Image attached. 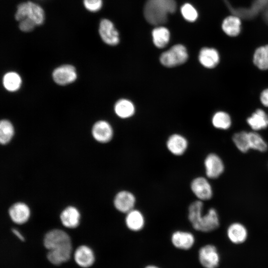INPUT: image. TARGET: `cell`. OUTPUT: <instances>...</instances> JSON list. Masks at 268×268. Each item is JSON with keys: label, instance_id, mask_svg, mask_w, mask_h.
I'll list each match as a JSON object with an SVG mask.
<instances>
[{"label": "cell", "instance_id": "1", "mask_svg": "<svg viewBox=\"0 0 268 268\" xmlns=\"http://www.w3.org/2000/svg\"><path fill=\"white\" fill-rule=\"evenodd\" d=\"M203 203L199 200L192 202L188 207V218L193 227L196 230L209 232L219 226V218L216 210L210 208L203 213Z\"/></svg>", "mask_w": 268, "mask_h": 268}, {"label": "cell", "instance_id": "2", "mask_svg": "<svg viewBox=\"0 0 268 268\" xmlns=\"http://www.w3.org/2000/svg\"><path fill=\"white\" fill-rule=\"evenodd\" d=\"M44 245L57 260L67 262L71 253V243L68 235L62 230L53 229L46 234Z\"/></svg>", "mask_w": 268, "mask_h": 268}, {"label": "cell", "instance_id": "3", "mask_svg": "<svg viewBox=\"0 0 268 268\" xmlns=\"http://www.w3.org/2000/svg\"><path fill=\"white\" fill-rule=\"evenodd\" d=\"M176 9L175 0H147L144 7L146 21L153 25H159L167 21V16Z\"/></svg>", "mask_w": 268, "mask_h": 268}, {"label": "cell", "instance_id": "4", "mask_svg": "<svg viewBox=\"0 0 268 268\" xmlns=\"http://www.w3.org/2000/svg\"><path fill=\"white\" fill-rule=\"evenodd\" d=\"M15 18L19 21L27 18L32 20L36 26H39L44 23L45 12L39 4L28 1L20 3L18 5Z\"/></svg>", "mask_w": 268, "mask_h": 268}, {"label": "cell", "instance_id": "5", "mask_svg": "<svg viewBox=\"0 0 268 268\" xmlns=\"http://www.w3.org/2000/svg\"><path fill=\"white\" fill-rule=\"evenodd\" d=\"M188 58L186 47L183 45L177 44L161 55L160 62L164 66L172 67L184 64Z\"/></svg>", "mask_w": 268, "mask_h": 268}, {"label": "cell", "instance_id": "6", "mask_svg": "<svg viewBox=\"0 0 268 268\" xmlns=\"http://www.w3.org/2000/svg\"><path fill=\"white\" fill-rule=\"evenodd\" d=\"M190 188L197 198L201 201L209 200L213 196L212 186L207 178L200 176L191 182Z\"/></svg>", "mask_w": 268, "mask_h": 268}, {"label": "cell", "instance_id": "7", "mask_svg": "<svg viewBox=\"0 0 268 268\" xmlns=\"http://www.w3.org/2000/svg\"><path fill=\"white\" fill-rule=\"evenodd\" d=\"M205 173L207 178H218L224 171V164L221 158L216 154H208L204 159Z\"/></svg>", "mask_w": 268, "mask_h": 268}, {"label": "cell", "instance_id": "8", "mask_svg": "<svg viewBox=\"0 0 268 268\" xmlns=\"http://www.w3.org/2000/svg\"><path fill=\"white\" fill-rule=\"evenodd\" d=\"M136 198L130 191L122 190L115 195L113 204L115 208L120 212L126 214L134 208Z\"/></svg>", "mask_w": 268, "mask_h": 268}, {"label": "cell", "instance_id": "9", "mask_svg": "<svg viewBox=\"0 0 268 268\" xmlns=\"http://www.w3.org/2000/svg\"><path fill=\"white\" fill-rule=\"evenodd\" d=\"M199 258L200 263L204 268H216L220 262L217 249L210 244L205 245L200 249Z\"/></svg>", "mask_w": 268, "mask_h": 268}, {"label": "cell", "instance_id": "10", "mask_svg": "<svg viewBox=\"0 0 268 268\" xmlns=\"http://www.w3.org/2000/svg\"><path fill=\"white\" fill-rule=\"evenodd\" d=\"M198 60L200 64L204 68L214 69L220 63V54L215 48L205 47L200 50Z\"/></svg>", "mask_w": 268, "mask_h": 268}, {"label": "cell", "instance_id": "11", "mask_svg": "<svg viewBox=\"0 0 268 268\" xmlns=\"http://www.w3.org/2000/svg\"><path fill=\"white\" fill-rule=\"evenodd\" d=\"M52 76L56 83L60 85H65L74 82L77 78V73L73 66L65 65L55 68Z\"/></svg>", "mask_w": 268, "mask_h": 268}, {"label": "cell", "instance_id": "12", "mask_svg": "<svg viewBox=\"0 0 268 268\" xmlns=\"http://www.w3.org/2000/svg\"><path fill=\"white\" fill-rule=\"evenodd\" d=\"M99 33L104 42L109 45L115 46L119 42V33L109 19H103L100 21Z\"/></svg>", "mask_w": 268, "mask_h": 268}, {"label": "cell", "instance_id": "13", "mask_svg": "<svg viewBox=\"0 0 268 268\" xmlns=\"http://www.w3.org/2000/svg\"><path fill=\"white\" fill-rule=\"evenodd\" d=\"M246 122L252 131L258 132L268 128V114L262 108H257L246 118Z\"/></svg>", "mask_w": 268, "mask_h": 268}, {"label": "cell", "instance_id": "14", "mask_svg": "<svg viewBox=\"0 0 268 268\" xmlns=\"http://www.w3.org/2000/svg\"><path fill=\"white\" fill-rule=\"evenodd\" d=\"M92 134L98 142L107 143L112 138L113 131L107 122L101 120L94 124L92 129Z\"/></svg>", "mask_w": 268, "mask_h": 268}, {"label": "cell", "instance_id": "15", "mask_svg": "<svg viewBox=\"0 0 268 268\" xmlns=\"http://www.w3.org/2000/svg\"><path fill=\"white\" fill-rule=\"evenodd\" d=\"M9 216L16 224H22L26 222L30 215L28 206L24 202H18L13 204L8 209Z\"/></svg>", "mask_w": 268, "mask_h": 268}, {"label": "cell", "instance_id": "16", "mask_svg": "<svg viewBox=\"0 0 268 268\" xmlns=\"http://www.w3.org/2000/svg\"><path fill=\"white\" fill-rule=\"evenodd\" d=\"M223 32L228 36H238L242 30V21L237 16L230 15L225 17L221 23Z\"/></svg>", "mask_w": 268, "mask_h": 268}, {"label": "cell", "instance_id": "17", "mask_svg": "<svg viewBox=\"0 0 268 268\" xmlns=\"http://www.w3.org/2000/svg\"><path fill=\"white\" fill-rule=\"evenodd\" d=\"M166 146L168 150L176 156L182 155L186 152L188 142L183 135L179 134H173L168 138Z\"/></svg>", "mask_w": 268, "mask_h": 268}, {"label": "cell", "instance_id": "18", "mask_svg": "<svg viewBox=\"0 0 268 268\" xmlns=\"http://www.w3.org/2000/svg\"><path fill=\"white\" fill-rule=\"evenodd\" d=\"M195 241L193 234L188 231H176L171 236V241L173 245L176 248L188 250L190 249L194 244Z\"/></svg>", "mask_w": 268, "mask_h": 268}, {"label": "cell", "instance_id": "19", "mask_svg": "<svg viewBox=\"0 0 268 268\" xmlns=\"http://www.w3.org/2000/svg\"><path fill=\"white\" fill-rule=\"evenodd\" d=\"M74 259L76 263L81 267L88 268L94 262L95 256L92 249L85 245L78 247L75 251Z\"/></svg>", "mask_w": 268, "mask_h": 268}, {"label": "cell", "instance_id": "20", "mask_svg": "<svg viewBox=\"0 0 268 268\" xmlns=\"http://www.w3.org/2000/svg\"><path fill=\"white\" fill-rule=\"evenodd\" d=\"M227 235L232 243L239 244L246 240L248 237V231L246 227L242 223L234 222L228 226Z\"/></svg>", "mask_w": 268, "mask_h": 268}, {"label": "cell", "instance_id": "21", "mask_svg": "<svg viewBox=\"0 0 268 268\" xmlns=\"http://www.w3.org/2000/svg\"><path fill=\"white\" fill-rule=\"evenodd\" d=\"M125 221L127 228L133 231H138L142 229L145 222L143 213L135 208L126 214Z\"/></svg>", "mask_w": 268, "mask_h": 268}, {"label": "cell", "instance_id": "22", "mask_svg": "<svg viewBox=\"0 0 268 268\" xmlns=\"http://www.w3.org/2000/svg\"><path fill=\"white\" fill-rule=\"evenodd\" d=\"M80 214L75 207L69 206L61 213L60 219L63 225L67 228H75L79 224Z\"/></svg>", "mask_w": 268, "mask_h": 268}, {"label": "cell", "instance_id": "23", "mask_svg": "<svg viewBox=\"0 0 268 268\" xmlns=\"http://www.w3.org/2000/svg\"><path fill=\"white\" fill-rule=\"evenodd\" d=\"M252 63L261 71L268 70V44L260 46L255 50Z\"/></svg>", "mask_w": 268, "mask_h": 268}, {"label": "cell", "instance_id": "24", "mask_svg": "<svg viewBox=\"0 0 268 268\" xmlns=\"http://www.w3.org/2000/svg\"><path fill=\"white\" fill-rule=\"evenodd\" d=\"M212 126L216 129L227 131L232 126V120L230 114L226 111L219 110L215 112L211 119Z\"/></svg>", "mask_w": 268, "mask_h": 268}, {"label": "cell", "instance_id": "25", "mask_svg": "<svg viewBox=\"0 0 268 268\" xmlns=\"http://www.w3.org/2000/svg\"><path fill=\"white\" fill-rule=\"evenodd\" d=\"M114 110L118 116L125 119L131 117L134 114L135 107L130 100L121 99L115 103Z\"/></svg>", "mask_w": 268, "mask_h": 268}, {"label": "cell", "instance_id": "26", "mask_svg": "<svg viewBox=\"0 0 268 268\" xmlns=\"http://www.w3.org/2000/svg\"><path fill=\"white\" fill-rule=\"evenodd\" d=\"M152 36L154 45L158 48H162L168 43L170 34L167 28L158 26L152 30Z\"/></svg>", "mask_w": 268, "mask_h": 268}, {"label": "cell", "instance_id": "27", "mask_svg": "<svg viewBox=\"0 0 268 268\" xmlns=\"http://www.w3.org/2000/svg\"><path fill=\"white\" fill-rule=\"evenodd\" d=\"M4 87L8 91L14 92L18 90L21 85L20 76L16 72L10 71L6 73L2 78Z\"/></svg>", "mask_w": 268, "mask_h": 268}, {"label": "cell", "instance_id": "28", "mask_svg": "<svg viewBox=\"0 0 268 268\" xmlns=\"http://www.w3.org/2000/svg\"><path fill=\"white\" fill-rule=\"evenodd\" d=\"M248 137L250 149L261 152H266L268 149V144L264 137L258 132H248Z\"/></svg>", "mask_w": 268, "mask_h": 268}, {"label": "cell", "instance_id": "29", "mask_svg": "<svg viewBox=\"0 0 268 268\" xmlns=\"http://www.w3.org/2000/svg\"><path fill=\"white\" fill-rule=\"evenodd\" d=\"M232 141L236 148L242 153L250 149L248 132L244 130L235 133L232 136Z\"/></svg>", "mask_w": 268, "mask_h": 268}, {"label": "cell", "instance_id": "30", "mask_svg": "<svg viewBox=\"0 0 268 268\" xmlns=\"http://www.w3.org/2000/svg\"><path fill=\"white\" fill-rule=\"evenodd\" d=\"M12 124L7 120H2L0 123V142L1 144L8 143L14 135Z\"/></svg>", "mask_w": 268, "mask_h": 268}, {"label": "cell", "instance_id": "31", "mask_svg": "<svg viewBox=\"0 0 268 268\" xmlns=\"http://www.w3.org/2000/svg\"><path fill=\"white\" fill-rule=\"evenodd\" d=\"M181 12L184 18L189 22H194L198 17L197 9L190 3L184 4L181 8Z\"/></svg>", "mask_w": 268, "mask_h": 268}, {"label": "cell", "instance_id": "32", "mask_svg": "<svg viewBox=\"0 0 268 268\" xmlns=\"http://www.w3.org/2000/svg\"><path fill=\"white\" fill-rule=\"evenodd\" d=\"M102 0H83L85 8L90 12L98 11L102 6Z\"/></svg>", "mask_w": 268, "mask_h": 268}, {"label": "cell", "instance_id": "33", "mask_svg": "<svg viewBox=\"0 0 268 268\" xmlns=\"http://www.w3.org/2000/svg\"><path fill=\"white\" fill-rule=\"evenodd\" d=\"M36 26V24L32 20L27 18L19 21V28L23 32H31Z\"/></svg>", "mask_w": 268, "mask_h": 268}, {"label": "cell", "instance_id": "34", "mask_svg": "<svg viewBox=\"0 0 268 268\" xmlns=\"http://www.w3.org/2000/svg\"><path fill=\"white\" fill-rule=\"evenodd\" d=\"M259 99L261 104L263 107L268 108V87L260 92Z\"/></svg>", "mask_w": 268, "mask_h": 268}, {"label": "cell", "instance_id": "35", "mask_svg": "<svg viewBox=\"0 0 268 268\" xmlns=\"http://www.w3.org/2000/svg\"><path fill=\"white\" fill-rule=\"evenodd\" d=\"M12 231L13 234L20 240L24 241V238L20 233V232L16 229H12Z\"/></svg>", "mask_w": 268, "mask_h": 268}, {"label": "cell", "instance_id": "36", "mask_svg": "<svg viewBox=\"0 0 268 268\" xmlns=\"http://www.w3.org/2000/svg\"><path fill=\"white\" fill-rule=\"evenodd\" d=\"M145 268H158L154 266H149L146 267Z\"/></svg>", "mask_w": 268, "mask_h": 268}]
</instances>
